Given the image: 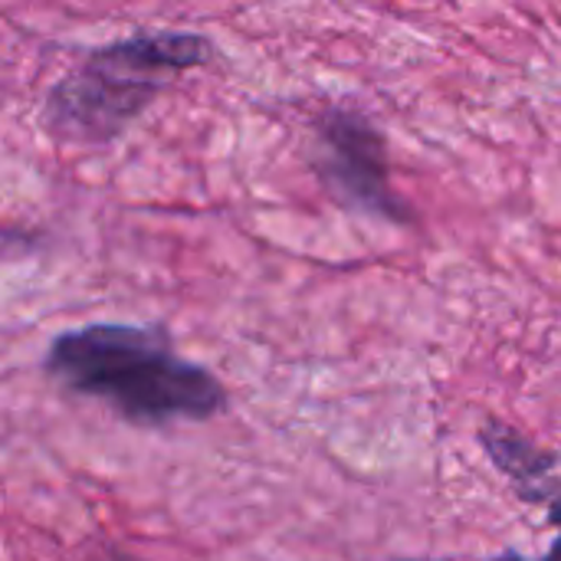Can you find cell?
Listing matches in <instances>:
<instances>
[{"mask_svg":"<svg viewBox=\"0 0 561 561\" xmlns=\"http://www.w3.org/2000/svg\"><path fill=\"white\" fill-rule=\"evenodd\" d=\"M43 368L62 388L108 401L135 427L210 421L227 408L214 371L174 355L161 325L92 322L56 335Z\"/></svg>","mask_w":561,"mask_h":561,"instance_id":"cell-1","label":"cell"},{"mask_svg":"<svg viewBox=\"0 0 561 561\" xmlns=\"http://www.w3.org/2000/svg\"><path fill=\"white\" fill-rule=\"evenodd\" d=\"M210 59V39L184 30L135 33L85 53L43 99V128L66 145L115 141L181 72Z\"/></svg>","mask_w":561,"mask_h":561,"instance_id":"cell-2","label":"cell"},{"mask_svg":"<svg viewBox=\"0 0 561 561\" xmlns=\"http://www.w3.org/2000/svg\"><path fill=\"white\" fill-rule=\"evenodd\" d=\"M312 168L345 207L388 224L414 220L408 201H401L391 187L388 141L365 112L332 105L316 118Z\"/></svg>","mask_w":561,"mask_h":561,"instance_id":"cell-3","label":"cell"},{"mask_svg":"<svg viewBox=\"0 0 561 561\" xmlns=\"http://www.w3.org/2000/svg\"><path fill=\"white\" fill-rule=\"evenodd\" d=\"M480 447L486 450L493 467L513 483V490L529 506H546L549 523L561 529V483L556 480V454L542 450L506 421H483Z\"/></svg>","mask_w":561,"mask_h":561,"instance_id":"cell-4","label":"cell"},{"mask_svg":"<svg viewBox=\"0 0 561 561\" xmlns=\"http://www.w3.org/2000/svg\"><path fill=\"white\" fill-rule=\"evenodd\" d=\"M490 561H561V536L556 539V546L542 556V559H523L519 552H503V556H496V559Z\"/></svg>","mask_w":561,"mask_h":561,"instance_id":"cell-5","label":"cell"}]
</instances>
